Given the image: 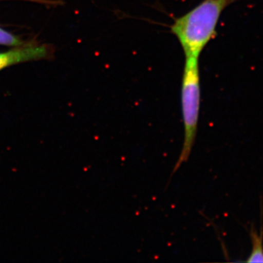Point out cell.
Wrapping results in <instances>:
<instances>
[{
    "label": "cell",
    "mask_w": 263,
    "mask_h": 263,
    "mask_svg": "<svg viewBox=\"0 0 263 263\" xmlns=\"http://www.w3.org/2000/svg\"><path fill=\"white\" fill-rule=\"evenodd\" d=\"M234 0H203L193 10L175 19L170 27L185 57L200 58L208 44L216 37L221 13Z\"/></svg>",
    "instance_id": "obj_1"
},
{
    "label": "cell",
    "mask_w": 263,
    "mask_h": 263,
    "mask_svg": "<svg viewBox=\"0 0 263 263\" xmlns=\"http://www.w3.org/2000/svg\"><path fill=\"white\" fill-rule=\"evenodd\" d=\"M252 238V252L249 255L247 262H263V233L252 230L251 232Z\"/></svg>",
    "instance_id": "obj_4"
},
{
    "label": "cell",
    "mask_w": 263,
    "mask_h": 263,
    "mask_svg": "<svg viewBox=\"0 0 263 263\" xmlns=\"http://www.w3.org/2000/svg\"><path fill=\"white\" fill-rule=\"evenodd\" d=\"M0 1H4V0H0ZM21 1L32 2V3H40V4L51 5L60 4V2L52 1V0H21Z\"/></svg>",
    "instance_id": "obj_6"
},
{
    "label": "cell",
    "mask_w": 263,
    "mask_h": 263,
    "mask_svg": "<svg viewBox=\"0 0 263 263\" xmlns=\"http://www.w3.org/2000/svg\"><path fill=\"white\" fill-rule=\"evenodd\" d=\"M0 45L19 47L24 46V42L20 38L0 27Z\"/></svg>",
    "instance_id": "obj_5"
},
{
    "label": "cell",
    "mask_w": 263,
    "mask_h": 263,
    "mask_svg": "<svg viewBox=\"0 0 263 263\" xmlns=\"http://www.w3.org/2000/svg\"><path fill=\"white\" fill-rule=\"evenodd\" d=\"M50 51L47 46L28 45L15 47L0 53V71L23 62L36 61L47 58Z\"/></svg>",
    "instance_id": "obj_3"
},
{
    "label": "cell",
    "mask_w": 263,
    "mask_h": 263,
    "mask_svg": "<svg viewBox=\"0 0 263 263\" xmlns=\"http://www.w3.org/2000/svg\"><path fill=\"white\" fill-rule=\"evenodd\" d=\"M199 59L197 57H185L181 91L184 138L182 149L172 175L177 172L183 163L187 162L196 139L201 100Z\"/></svg>",
    "instance_id": "obj_2"
}]
</instances>
